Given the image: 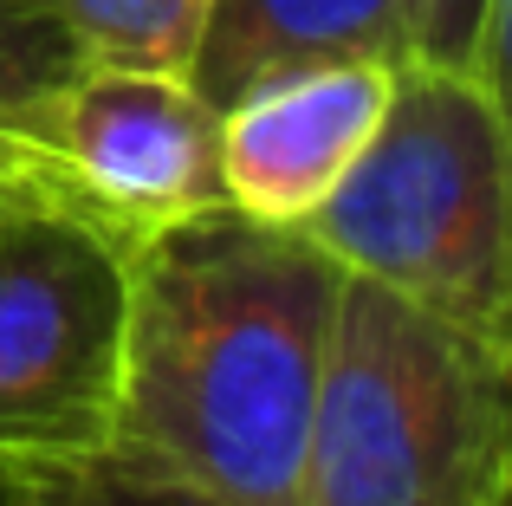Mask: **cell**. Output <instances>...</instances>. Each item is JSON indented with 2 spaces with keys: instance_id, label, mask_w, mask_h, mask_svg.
<instances>
[{
  "instance_id": "cell-11",
  "label": "cell",
  "mask_w": 512,
  "mask_h": 506,
  "mask_svg": "<svg viewBox=\"0 0 512 506\" xmlns=\"http://www.w3.org/2000/svg\"><path fill=\"white\" fill-rule=\"evenodd\" d=\"M78 46L52 0H0V111L78 72Z\"/></svg>"
},
{
  "instance_id": "cell-8",
  "label": "cell",
  "mask_w": 512,
  "mask_h": 506,
  "mask_svg": "<svg viewBox=\"0 0 512 506\" xmlns=\"http://www.w3.org/2000/svg\"><path fill=\"white\" fill-rule=\"evenodd\" d=\"M85 65L130 72H182L201 46L214 0H52Z\"/></svg>"
},
{
  "instance_id": "cell-7",
  "label": "cell",
  "mask_w": 512,
  "mask_h": 506,
  "mask_svg": "<svg viewBox=\"0 0 512 506\" xmlns=\"http://www.w3.org/2000/svg\"><path fill=\"white\" fill-rule=\"evenodd\" d=\"M312 59L402 65V0H214L188 85L221 111L247 85Z\"/></svg>"
},
{
  "instance_id": "cell-5",
  "label": "cell",
  "mask_w": 512,
  "mask_h": 506,
  "mask_svg": "<svg viewBox=\"0 0 512 506\" xmlns=\"http://www.w3.org/2000/svg\"><path fill=\"white\" fill-rule=\"evenodd\" d=\"M130 253L46 215H0V468L39 474L111 448Z\"/></svg>"
},
{
  "instance_id": "cell-9",
  "label": "cell",
  "mask_w": 512,
  "mask_h": 506,
  "mask_svg": "<svg viewBox=\"0 0 512 506\" xmlns=\"http://www.w3.org/2000/svg\"><path fill=\"white\" fill-rule=\"evenodd\" d=\"M402 65L506 91V0H402Z\"/></svg>"
},
{
  "instance_id": "cell-12",
  "label": "cell",
  "mask_w": 512,
  "mask_h": 506,
  "mask_svg": "<svg viewBox=\"0 0 512 506\" xmlns=\"http://www.w3.org/2000/svg\"><path fill=\"white\" fill-rule=\"evenodd\" d=\"M0 506H39V487L26 474H7L0 468Z\"/></svg>"
},
{
  "instance_id": "cell-10",
  "label": "cell",
  "mask_w": 512,
  "mask_h": 506,
  "mask_svg": "<svg viewBox=\"0 0 512 506\" xmlns=\"http://www.w3.org/2000/svg\"><path fill=\"white\" fill-rule=\"evenodd\" d=\"M33 487H39V506H221L117 442L85 461H65V468L39 474Z\"/></svg>"
},
{
  "instance_id": "cell-4",
  "label": "cell",
  "mask_w": 512,
  "mask_h": 506,
  "mask_svg": "<svg viewBox=\"0 0 512 506\" xmlns=\"http://www.w3.org/2000/svg\"><path fill=\"white\" fill-rule=\"evenodd\" d=\"M227 208L221 111L182 72L78 65L0 111V215H46L137 253Z\"/></svg>"
},
{
  "instance_id": "cell-1",
  "label": "cell",
  "mask_w": 512,
  "mask_h": 506,
  "mask_svg": "<svg viewBox=\"0 0 512 506\" xmlns=\"http://www.w3.org/2000/svg\"><path fill=\"white\" fill-rule=\"evenodd\" d=\"M124 279L111 442L221 506H299L344 266L305 228L208 208Z\"/></svg>"
},
{
  "instance_id": "cell-2",
  "label": "cell",
  "mask_w": 512,
  "mask_h": 506,
  "mask_svg": "<svg viewBox=\"0 0 512 506\" xmlns=\"http://www.w3.org/2000/svg\"><path fill=\"white\" fill-rule=\"evenodd\" d=\"M299 506H512V357L344 273Z\"/></svg>"
},
{
  "instance_id": "cell-3",
  "label": "cell",
  "mask_w": 512,
  "mask_h": 506,
  "mask_svg": "<svg viewBox=\"0 0 512 506\" xmlns=\"http://www.w3.org/2000/svg\"><path fill=\"white\" fill-rule=\"evenodd\" d=\"M344 273L512 357V156L506 91L396 65L383 124L299 221Z\"/></svg>"
},
{
  "instance_id": "cell-6",
  "label": "cell",
  "mask_w": 512,
  "mask_h": 506,
  "mask_svg": "<svg viewBox=\"0 0 512 506\" xmlns=\"http://www.w3.org/2000/svg\"><path fill=\"white\" fill-rule=\"evenodd\" d=\"M389 85H396V65L383 59H312L221 104L227 208L299 228L376 137Z\"/></svg>"
}]
</instances>
